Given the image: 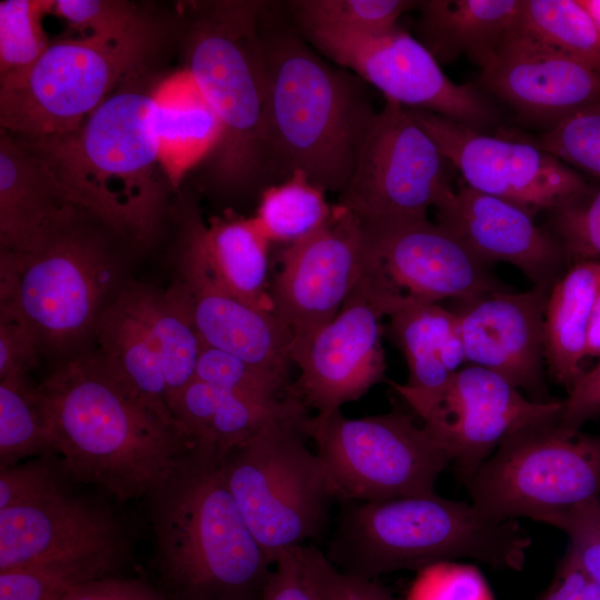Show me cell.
Returning a JSON list of instances; mask_svg holds the SVG:
<instances>
[{
	"label": "cell",
	"mask_w": 600,
	"mask_h": 600,
	"mask_svg": "<svg viewBox=\"0 0 600 600\" xmlns=\"http://www.w3.org/2000/svg\"><path fill=\"white\" fill-rule=\"evenodd\" d=\"M341 503L324 554L342 572L367 579L457 559L520 571L531 544L517 520H493L436 492Z\"/></svg>",
	"instance_id": "4"
},
{
	"label": "cell",
	"mask_w": 600,
	"mask_h": 600,
	"mask_svg": "<svg viewBox=\"0 0 600 600\" xmlns=\"http://www.w3.org/2000/svg\"><path fill=\"white\" fill-rule=\"evenodd\" d=\"M70 482L74 481L57 453L26 459L0 469V509L27 502Z\"/></svg>",
	"instance_id": "43"
},
{
	"label": "cell",
	"mask_w": 600,
	"mask_h": 600,
	"mask_svg": "<svg viewBox=\"0 0 600 600\" xmlns=\"http://www.w3.org/2000/svg\"><path fill=\"white\" fill-rule=\"evenodd\" d=\"M76 222L28 252L0 251V316L24 322L41 351L64 349L92 331L116 281L104 244Z\"/></svg>",
	"instance_id": "9"
},
{
	"label": "cell",
	"mask_w": 600,
	"mask_h": 600,
	"mask_svg": "<svg viewBox=\"0 0 600 600\" xmlns=\"http://www.w3.org/2000/svg\"><path fill=\"white\" fill-rule=\"evenodd\" d=\"M153 43L149 24L122 39L51 42L28 69L0 79L1 130L23 140L77 130L117 83L142 66Z\"/></svg>",
	"instance_id": "8"
},
{
	"label": "cell",
	"mask_w": 600,
	"mask_h": 600,
	"mask_svg": "<svg viewBox=\"0 0 600 600\" xmlns=\"http://www.w3.org/2000/svg\"><path fill=\"white\" fill-rule=\"evenodd\" d=\"M479 81L523 120L546 129L600 102V69L536 40L519 26Z\"/></svg>",
	"instance_id": "22"
},
{
	"label": "cell",
	"mask_w": 600,
	"mask_h": 600,
	"mask_svg": "<svg viewBox=\"0 0 600 600\" xmlns=\"http://www.w3.org/2000/svg\"><path fill=\"white\" fill-rule=\"evenodd\" d=\"M307 561L321 600H396L390 591L372 579L339 570L311 543L304 544Z\"/></svg>",
	"instance_id": "45"
},
{
	"label": "cell",
	"mask_w": 600,
	"mask_h": 600,
	"mask_svg": "<svg viewBox=\"0 0 600 600\" xmlns=\"http://www.w3.org/2000/svg\"><path fill=\"white\" fill-rule=\"evenodd\" d=\"M142 499L150 581L167 600H262L273 561L247 526L218 450L193 444Z\"/></svg>",
	"instance_id": "1"
},
{
	"label": "cell",
	"mask_w": 600,
	"mask_h": 600,
	"mask_svg": "<svg viewBox=\"0 0 600 600\" xmlns=\"http://www.w3.org/2000/svg\"><path fill=\"white\" fill-rule=\"evenodd\" d=\"M121 569L108 562L84 561L0 571V600H60L72 588L119 574Z\"/></svg>",
	"instance_id": "38"
},
{
	"label": "cell",
	"mask_w": 600,
	"mask_h": 600,
	"mask_svg": "<svg viewBox=\"0 0 600 600\" xmlns=\"http://www.w3.org/2000/svg\"><path fill=\"white\" fill-rule=\"evenodd\" d=\"M364 256V272L337 316L291 348L300 369L291 394L317 413L340 410L384 379L381 320L408 297Z\"/></svg>",
	"instance_id": "12"
},
{
	"label": "cell",
	"mask_w": 600,
	"mask_h": 600,
	"mask_svg": "<svg viewBox=\"0 0 600 600\" xmlns=\"http://www.w3.org/2000/svg\"><path fill=\"white\" fill-rule=\"evenodd\" d=\"M334 204L322 228L284 248L269 288L272 312L292 332V344L337 316L366 269L361 221Z\"/></svg>",
	"instance_id": "18"
},
{
	"label": "cell",
	"mask_w": 600,
	"mask_h": 600,
	"mask_svg": "<svg viewBox=\"0 0 600 600\" xmlns=\"http://www.w3.org/2000/svg\"><path fill=\"white\" fill-rule=\"evenodd\" d=\"M418 3L410 0H293L287 2V9L299 32L380 33L398 27L399 18Z\"/></svg>",
	"instance_id": "36"
},
{
	"label": "cell",
	"mask_w": 600,
	"mask_h": 600,
	"mask_svg": "<svg viewBox=\"0 0 600 600\" xmlns=\"http://www.w3.org/2000/svg\"><path fill=\"white\" fill-rule=\"evenodd\" d=\"M564 247L571 266L600 258V187L588 188L548 212L547 227Z\"/></svg>",
	"instance_id": "41"
},
{
	"label": "cell",
	"mask_w": 600,
	"mask_h": 600,
	"mask_svg": "<svg viewBox=\"0 0 600 600\" xmlns=\"http://www.w3.org/2000/svg\"><path fill=\"white\" fill-rule=\"evenodd\" d=\"M600 417V357L596 366L574 382L559 417V426L577 431L588 421Z\"/></svg>",
	"instance_id": "50"
},
{
	"label": "cell",
	"mask_w": 600,
	"mask_h": 600,
	"mask_svg": "<svg viewBox=\"0 0 600 600\" xmlns=\"http://www.w3.org/2000/svg\"><path fill=\"white\" fill-rule=\"evenodd\" d=\"M324 194L303 172L296 171L260 192L253 219L270 242L292 244L322 228L333 216L336 204H330Z\"/></svg>",
	"instance_id": "33"
},
{
	"label": "cell",
	"mask_w": 600,
	"mask_h": 600,
	"mask_svg": "<svg viewBox=\"0 0 600 600\" xmlns=\"http://www.w3.org/2000/svg\"><path fill=\"white\" fill-rule=\"evenodd\" d=\"M262 600H321L304 546L287 550L276 558Z\"/></svg>",
	"instance_id": "47"
},
{
	"label": "cell",
	"mask_w": 600,
	"mask_h": 600,
	"mask_svg": "<svg viewBox=\"0 0 600 600\" xmlns=\"http://www.w3.org/2000/svg\"><path fill=\"white\" fill-rule=\"evenodd\" d=\"M160 170L172 188L212 157L223 138L222 124L191 72L183 67L150 89Z\"/></svg>",
	"instance_id": "26"
},
{
	"label": "cell",
	"mask_w": 600,
	"mask_h": 600,
	"mask_svg": "<svg viewBox=\"0 0 600 600\" xmlns=\"http://www.w3.org/2000/svg\"><path fill=\"white\" fill-rule=\"evenodd\" d=\"M93 334L98 356L110 371L146 406L176 422L157 348L142 319L134 288H129L100 313Z\"/></svg>",
	"instance_id": "28"
},
{
	"label": "cell",
	"mask_w": 600,
	"mask_h": 600,
	"mask_svg": "<svg viewBox=\"0 0 600 600\" xmlns=\"http://www.w3.org/2000/svg\"><path fill=\"white\" fill-rule=\"evenodd\" d=\"M360 221L366 253L410 299L453 302L508 288L457 236L427 216Z\"/></svg>",
	"instance_id": "17"
},
{
	"label": "cell",
	"mask_w": 600,
	"mask_h": 600,
	"mask_svg": "<svg viewBox=\"0 0 600 600\" xmlns=\"http://www.w3.org/2000/svg\"><path fill=\"white\" fill-rule=\"evenodd\" d=\"M410 111L466 186L511 202L531 216L548 213L588 188L578 171L531 143L489 136L428 111Z\"/></svg>",
	"instance_id": "15"
},
{
	"label": "cell",
	"mask_w": 600,
	"mask_h": 600,
	"mask_svg": "<svg viewBox=\"0 0 600 600\" xmlns=\"http://www.w3.org/2000/svg\"><path fill=\"white\" fill-rule=\"evenodd\" d=\"M437 222L457 236L488 266L503 261L518 268L533 287L551 289L571 267L561 242L533 216L463 182L434 207Z\"/></svg>",
	"instance_id": "23"
},
{
	"label": "cell",
	"mask_w": 600,
	"mask_h": 600,
	"mask_svg": "<svg viewBox=\"0 0 600 600\" xmlns=\"http://www.w3.org/2000/svg\"><path fill=\"white\" fill-rule=\"evenodd\" d=\"M388 318V334L409 370L406 383L391 386L423 419L467 361L458 317L439 303L407 298Z\"/></svg>",
	"instance_id": "25"
},
{
	"label": "cell",
	"mask_w": 600,
	"mask_h": 600,
	"mask_svg": "<svg viewBox=\"0 0 600 600\" xmlns=\"http://www.w3.org/2000/svg\"><path fill=\"white\" fill-rule=\"evenodd\" d=\"M587 357H600V280L587 332Z\"/></svg>",
	"instance_id": "52"
},
{
	"label": "cell",
	"mask_w": 600,
	"mask_h": 600,
	"mask_svg": "<svg viewBox=\"0 0 600 600\" xmlns=\"http://www.w3.org/2000/svg\"><path fill=\"white\" fill-rule=\"evenodd\" d=\"M52 452L36 386L26 377L0 379V469Z\"/></svg>",
	"instance_id": "35"
},
{
	"label": "cell",
	"mask_w": 600,
	"mask_h": 600,
	"mask_svg": "<svg viewBox=\"0 0 600 600\" xmlns=\"http://www.w3.org/2000/svg\"><path fill=\"white\" fill-rule=\"evenodd\" d=\"M544 523L567 534L566 553L600 587V498L557 513Z\"/></svg>",
	"instance_id": "44"
},
{
	"label": "cell",
	"mask_w": 600,
	"mask_h": 600,
	"mask_svg": "<svg viewBox=\"0 0 600 600\" xmlns=\"http://www.w3.org/2000/svg\"><path fill=\"white\" fill-rule=\"evenodd\" d=\"M303 406L292 396L279 401H262L226 392L194 379L171 401L170 410L192 446H207L224 454L252 438L270 421Z\"/></svg>",
	"instance_id": "29"
},
{
	"label": "cell",
	"mask_w": 600,
	"mask_h": 600,
	"mask_svg": "<svg viewBox=\"0 0 600 600\" xmlns=\"http://www.w3.org/2000/svg\"><path fill=\"white\" fill-rule=\"evenodd\" d=\"M194 379L226 392L262 401H279L292 396L290 378L206 344L198 359Z\"/></svg>",
	"instance_id": "39"
},
{
	"label": "cell",
	"mask_w": 600,
	"mask_h": 600,
	"mask_svg": "<svg viewBox=\"0 0 600 600\" xmlns=\"http://www.w3.org/2000/svg\"><path fill=\"white\" fill-rule=\"evenodd\" d=\"M54 0H4L0 2V79L32 66L51 42L43 18Z\"/></svg>",
	"instance_id": "37"
},
{
	"label": "cell",
	"mask_w": 600,
	"mask_h": 600,
	"mask_svg": "<svg viewBox=\"0 0 600 600\" xmlns=\"http://www.w3.org/2000/svg\"><path fill=\"white\" fill-rule=\"evenodd\" d=\"M408 600H478L482 583L478 572L469 566L442 562L421 571Z\"/></svg>",
	"instance_id": "46"
},
{
	"label": "cell",
	"mask_w": 600,
	"mask_h": 600,
	"mask_svg": "<svg viewBox=\"0 0 600 600\" xmlns=\"http://www.w3.org/2000/svg\"><path fill=\"white\" fill-rule=\"evenodd\" d=\"M271 2L214 1L203 6L187 38V64L217 113L222 141L212 178L224 191L273 184L267 147V73L261 22Z\"/></svg>",
	"instance_id": "6"
},
{
	"label": "cell",
	"mask_w": 600,
	"mask_h": 600,
	"mask_svg": "<svg viewBox=\"0 0 600 600\" xmlns=\"http://www.w3.org/2000/svg\"><path fill=\"white\" fill-rule=\"evenodd\" d=\"M538 600H600V587L564 553L553 580Z\"/></svg>",
	"instance_id": "51"
},
{
	"label": "cell",
	"mask_w": 600,
	"mask_h": 600,
	"mask_svg": "<svg viewBox=\"0 0 600 600\" xmlns=\"http://www.w3.org/2000/svg\"><path fill=\"white\" fill-rule=\"evenodd\" d=\"M23 141L49 163L83 212L141 243L154 236L163 192L150 90L126 87L77 130Z\"/></svg>",
	"instance_id": "5"
},
{
	"label": "cell",
	"mask_w": 600,
	"mask_h": 600,
	"mask_svg": "<svg viewBox=\"0 0 600 600\" xmlns=\"http://www.w3.org/2000/svg\"><path fill=\"white\" fill-rule=\"evenodd\" d=\"M600 280V261L573 263L550 290L544 312V360L567 393L584 372L587 332Z\"/></svg>",
	"instance_id": "30"
},
{
	"label": "cell",
	"mask_w": 600,
	"mask_h": 600,
	"mask_svg": "<svg viewBox=\"0 0 600 600\" xmlns=\"http://www.w3.org/2000/svg\"><path fill=\"white\" fill-rule=\"evenodd\" d=\"M40 352L38 339L24 322L0 316V379L26 377Z\"/></svg>",
	"instance_id": "48"
},
{
	"label": "cell",
	"mask_w": 600,
	"mask_h": 600,
	"mask_svg": "<svg viewBox=\"0 0 600 600\" xmlns=\"http://www.w3.org/2000/svg\"><path fill=\"white\" fill-rule=\"evenodd\" d=\"M559 417L513 432L464 483L482 513L498 521L524 517L544 523L600 498V434L566 430Z\"/></svg>",
	"instance_id": "10"
},
{
	"label": "cell",
	"mask_w": 600,
	"mask_h": 600,
	"mask_svg": "<svg viewBox=\"0 0 600 600\" xmlns=\"http://www.w3.org/2000/svg\"><path fill=\"white\" fill-rule=\"evenodd\" d=\"M451 168L410 109L387 101L372 118L336 203L360 220L427 216L454 188Z\"/></svg>",
	"instance_id": "13"
},
{
	"label": "cell",
	"mask_w": 600,
	"mask_h": 600,
	"mask_svg": "<svg viewBox=\"0 0 600 600\" xmlns=\"http://www.w3.org/2000/svg\"><path fill=\"white\" fill-rule=\"evenodd\" d=\"M523 0L419 1L418 34L434 59L467 56L482 70L519 26Z\"/></svg>",
	"instance_id": "27"
},
{
	"label": "cell",
	"mask_w": 600,
	"mask_h": 600,
	"mask_svg": "<svg viewBox=\"0 0 600 600\" xmlns=\"http://www.w3.org/2000/svg\"><path fill=\"white\" fill-rule=\"evenodd\" d=\"M272 7L261 22L272 182L301 171L340 194L377 111L361 79L320 57L293 23L272 19Z\"/></svg>",
	"instance_id": "3"
},
{
	"label": "cell",
	"mask_w": 600,
	"mask_h": 600,
	"mask_svg": "<svg viewBox=\"0 0 600 600\" xmlns=\"http://www.w3.org/2000/svg\"><path fill=\"white\" fill-rule=\"evenodd\" d=\"M304 432L341 502L434 493L451 463L430 431L399 410L359 419L340 410L317 413L307 419Z\"/></svg>",
	"instance_id": "11"
},
{
	"label": "cell",
	"mask_w": 600,
	"mask_h": 600,
	"mask_svg": "<svg viewBox=\"0 0 600 600\" xmlns=\"http://www.w3.org/2000/svg\"><path fill=\"white\" fill-rule=\"evenodd\" d=\"M60 600H167L154 584L143 578L113 574L72 588Z\"/></svg>",
	"instance_id": "49"
},
{
	"label": "cell",
	"mask_w": 600,
	"mask_h": 600,
	"mask_svg": "<svg viewBox=\"0 0 600 600\" xmlns=\"http://www.w3.org/2000/svg\"><path fill=\"white\" fill-rule=\"evenodd\" d=\"M551 289L509 288L453 301L466 360L504 378L529 398L551 401L544 382V312Z\"/></svg>",
	"instance_id": "21"
},
{
	"label": "cell",
	"mask_w": 600,
	"mask_h": 600,
	"mask_svg": "<svg viewBox=\"0 0 600 600\" xmlns=\"http://www.w3.org/2000/svg\"><path fill=\"white\" fill-rule=\"evenodd\" d=\"M52 452L69 477L121 502L142 499L192 444L97 356L62 363L36 386Z\"/></svg>",
	"instance_id": "2"
},
{
	"label": "cell",
	"mask_w": 600,
	"mask_h": 600,
	"mask_svg": "<svg viewBox=\"0 0 600 600\" xmlns=\"http://www.w3.org/2000/svg\"><path fill=\"white\" fill-rule=\"evenodd\" d=\"M300 33L320 54L377 88L387 101L480 131L496 119L493 107L474 86L451 81L429 50L399 27L380 33Z\"/></svg>",
	"instance_id": "14"
},
{
	"label": "cell",
	"mask_w": 600,
	"mask_h": 600,
	"mask_svg": "<svg viewBox=\"0 0 600 600\" xmlns=\"http://www.w3.org/2000/svg\"><path fill=\"white\" fill-rule=\"evenodd\" d=\"M307 407L267 423L222 454L227 486L268 557L318 539L339 500L317 452L306 444Z\"/></svg>",
	"instance_id": "7"
},
{
	"label": "cell",
	"mask_w": 600,
	"mask_h": 600,
	"mask_svg": "<svg viewBox=\"0 0 600 600\" xmlns=\"http://www.w3.org/2000/svg\"><path fill=\"white\" fill-rule=\"evenodd\" d=\"M517 138L551 153L576 171L600 179V102L539 134Z\"/></svg>",
	"instance_id": "40"
},
{
	"label": "cell",
	"mask_w": 600,
	"mask_h": 600,
	"mask_svg": "<svg viewBox=\"0 0 600 600\" xmlns=\"http://www.w3.org/2000/svg\"><path fill=\"white\" fill-rule=\"evenodd\" d=\"M83 211L49 163L23 140L0 132V251L24 253Z\"/></svg>",
	"instance_id": "24"
},
{
	"label": "cell",
	"mask_w": 600,
	"mask_h": 600,
	"mask_svg": "<svg viewBox=\"0 0 600 600\" xmlns=\"http://www.w3.org/2000/svg\"><path fill=\"white\" fill-rule=\"evenodd\" d=\"M204 227L199 212L189 209L177 260L203 343L289 378L292 332L273 312L248 306L217 280L203 247Z\"/></svg>",
	"instance_id": "20"
},
{
	"label": "cell",
	"mask_w": 600,
	"mask_h": 600,
	"mask_svg": "<svg viewBox=\"0 0 600 600\" xmlns=\"http://www.w3.org/2000/svg\"><path fill=\"white\" fill-rule=\"evenodd\" d=\"M52 13L81 37L122 39L149 24L134 4L119 0H54Z\"/></svg>",
	"instance_id": "42"
},
{
	"label": "cell",
	"mask_w": 600,
	"mask_h": 600,
	"mask_svg": "<svg viewBox=\"0 0 600 600\" xmlns=\"http://www.w3.org/2000/svg\"><path fill=\"white\" fill-rule=\"evenodd\" d=\"M139 309L157 348L168 389L169 406L196 378L203 341L191 301L181 281L164 292L134 287Z\"/></svg>",
	"instance_id": "32"
},
{
	"label": "cell",
	"mask_w": 600,
	"mask_h": 600,
	"mask_svg": "<svg viewBox=\"0 0 600 600\" xmlns=\"http://www.w3.org/2000/svg\"><path fill=\"white\" fill-rule=\"evenodd\" d=\"M72 484L0 509V571L66 562L127 563L131 547L120 517L76 493Z\"/></svg>",
	"instance_id": "16"
},
{
	"label": "cell",
	"mask_w": 600,
	"mask_h": 600,
	"mask_svg": "<svg viewBox=\"0 0 600 600\" xmlns=\"http://www.w3.org/2000/svg\"><path fill=\"white\" fill-rule=\"evenodd\" d=\"M269 244L253 217L226 212L211 217L203 230L206 256L217 280L248 306L272 312Z\"/></svg>",
	"instance_id": "31"
},
{
	"label": "cell",
	"mask_w": 600,
	"mask_h": 600,
	"mask_svg": "<svg viewBox=\"0 0 600 600\" xmlns=\"http://www.w3.org/2000/svg\"><path fill=\"white\" fill-rule=\"evenodd\" d=\"M589 14L600 39V0H578Z\"/></svg>",
	"instance_id": "53"
},
{
	"label": "cell",
	"mask_w": 600,
	"mask_h": 600,
	"mask_svg": "<svg viewBox=\"0 0 600 600\" xmlns=\"http://www.w3.org/2000/svg\"><path fill=\"white\" fill-rule=\"evenodd\" d=\"M563 406L564 399L539 402L526 398L501 376L470 364L454 373L422 420L466 483L509 436L530 423L559 417Z\"/></svg>",
	"instance_id": "19"
},
{
	"label": "cell",
	"mask_w": 600,
	"mask_h": 600,
	"mask_svg": "<svg viewBox=\"0 0 600 600\" xmlns=\"http://www.w3.org/2000/svg\"><path fill=\"white\" fill-rule=\"evenodd\" d=\"M519 29L600 69V39L578 0H523Z\"/></svg>",
	"instance_id": "34"
}]
</instances>
